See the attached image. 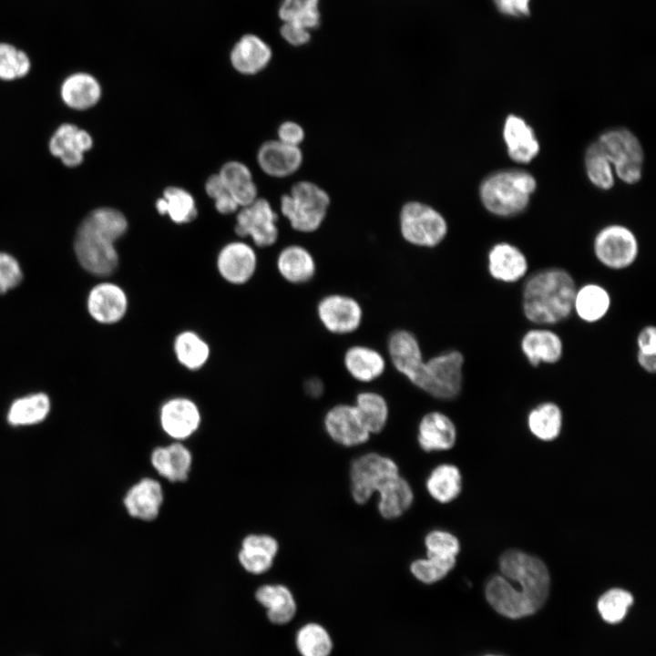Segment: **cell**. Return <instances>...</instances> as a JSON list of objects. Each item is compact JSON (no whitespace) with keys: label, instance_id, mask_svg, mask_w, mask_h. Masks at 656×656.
<instances>
[{"label":"cell","instance_id":"obj_1","mask_svg":"<svg viewBox=\"0 0 656 656\" xmlns=\"http://www.w3.org/2000/svg\"><path fill=\"white\" fill-rule=\"evenodd\" d=\"M501 575L486 586V598L492 608L509 619L537 612L549 591V573L539 559L518 549L504 552L499 559Z\"/></svg>","mask_w":656,"mask_h":656},{"label":"cell","instance_id":"obj_2","mask_svg":"<svg viewBox=\"0 0 656 656\" xmlns=\"http://www.w3.org/2000/svg\"><path fill=\"white\" fill-rule=\"evenodd\" d=\"M128 227L125 215L117 209L101 207L90 211L78 226L74 241L82 268L95 276L112 274L118 265L115 242Z\"/></svg>","mask_w":656,"mask_h":656},{"label":"cell","instance_id":"obj_3","mask_svg":"<svg viewBox=\"0 0 656 656\" xmlns=\"http://www.w3.org/2000/svg\"><path fill=\"white\" fill-rule=\"evenodd\" d=\"M577 285L565 269L548 267L534 272L525 279L521 290V311L524 317L537 326H551L567 320L573 313Z\"/></svg>","mask_w":656,"mask_h":656},{"label":"cell","instance_id":"obj_4","mask_svg":"<svg viewBox=\"0 0 656 656\" xmlns=\"http://www.w3.org/2000/svg\"><path fill=\"white\" fill-rule=\"evenodd\" d=\"M536 189L537 180L531 173L522 169H505L483 179L479 197L490 213L507 218L526 210Z\"/></svg>","mask_w":656,"mask_h":656},{"label":"cell","instance_id":"obj_5","mask_svg":"<svg viewBox=\"0 0 656 656\" xmlns=\"http://www.w3.org/2000/svg\"><path fill=\"white\" fill-rule=\"evenodd\" d=\"M331 200L319 185L302 180L281 198L280 208L292 229L309 233L317 231L326 218Z\"/></svg>","mask_w":656,"mask_h":656},{"label":"cell","instance_id":"obj_6","mask_svg":"<svg viewBox=\"0 0 656 656\" xmlns=\"http://www.w3.org/2000/svg\"><path fill=\"white\" fill-rule=\"evenodd\" d=\"M596 142L619 179L627 184L640 181L644 155L640 140L631 131L621 128L610 129Z\"/></svg>","mask_w":656,"mask_h":656},{"label":"cell","instance_id":"obj_7","mask_svg":"<svg viewBox=\"0 0 656 656\" xmlns=\"http://www.w3.org/2000/svg\"><path fill=\"white\" fill-rule=\"evenodd\" d=\"M399 226L407 242L425 248L440 244L448 231L445 217L437 210L416 200L408 201L402 207Z\"/></svg>","mask_w":656,"mask_h":656},{"label":"cell","instance_id":"obj_8","mask_svg":"<svg viewBox=\"0 0 656 656\" xmlns=\"http://www.w3.org/2000/svg\"><path fill=\"white\" fill-rule=\"evenodd\" d=\"M465 357L460 351L449 350L425 361L418 388L439 400L456 398L463 387Z\"/></svg>","mask_w":656,"mask_h":656},{"label":"cell","instance_id":"obj_9","mask_svg":"<svg viewBox=\"0 0 656 656\" xmlns=\"http://www.w3.org/2000/svg\"><path fill=\"white\" fill-rule=\"evenodd\" d=\"M596 260L611 271H622L633 265L639 256L640 246L635 233L620 224L600 229L592 244Z\"/></svg>","mask_w":656,"mask_h":656},{"label":"cell","instance_id":"obj_10","mask_svg":"<svg viewBox=\"0 0 656 656\" xmlns=\"http://www.w3.org/2000/svg\"><path fill=\"white\" fill-rule=\"evenodd\" d=\"M399 475L396 463L377 453H367L350 467L351 493L357 504H365L387 481Z\"/></svg>","mask_w":656,"mask_h":656},{"label":"cell","instance_id":"obj_11","mask_svg":"<svg viewBox=\"0 0 656 656\" xmlns=\"http://www.w3.org/2000/svg\"><path fill=\"white\" fill-rule=\"evenodd\" d=\"M278 216L271 203L257 198L251 204L241 207L234 231L240 237H250L255 245L265 248L273 245L279 235Z\"/></svg>","mask_w":656,"mask_h":656},{"label":"cell","instance_id":"obj_12","mask_svg":"<svg viewBox=\"0 0 656 656\" xmlns=\"http://www.w3.org/2000/svg\"><path fill=\"white\" fill-rule=\"evenodd\" d=\"M317 315L329 332L347 334L357 330L362 323L363 310L359 302L347 295L329 294L317 304Z\"/></svg>","mask_w":656,"mask_h":656},{"label":"cell","instance_id":"obj_13","mask_svg":"<svg viewBox=\"0 0 656 656\" xmlns=\"http://www.w3.org/2000/svg\"><path fill=\"white\" fill-rule=\"evenodd\" d=\"M323 425L328 436L344 446L362 445L371 435L354 405L340 404L333 406L325 414Z\"/></svg>","mask_w":656,"mask_h":656},{"label":"cell","instance_id":"obj_14","mask_svg":"<svg viewBox=\"0 0 656 656\" xmlns=\"http://www.w3.org/2000/svg\"><path fill=\"white\" fill-rule=\"evenodd\" d=\"M387 348L395 368L418 387L425 360L415 335L406 330H396L390 334Z\"/></svg>","mask_w":656,"mask_h":656},{"label":"cell","instance_id":"obj_15","mask_svg":"<svg viewBox=\"0 0 656 656\" xmlns=\"http://www.w3.org/2000/svg\"><path fill=\"white\" fill-rule=\"evenodd\" d=\"M489 276L501 283H516L527 277L528 261L516 245L501 241L495 243L487 255Z\"/></svg>","mask_w":656,"mask_h":656},{"label":"cell","instance_id":"obj_16","mask_svg":"<svg viewBox=\"0 0 656 656\" xmlns=\"http://www.w3.org/2000/svg\"><path fill=\"white\" fill-rule=\"evenodd\" d=\"M520 351L533 367L555 364L564 354V343L560 335L547 326H538L525 332L519 342Z\"/></svg>","mask_w":656,"mask_h":656},{"label":"cell","instance_id":"obj_17","mask_svg":"<svg viewBox=\"0 0 656 656\" xmlns=\"http://www.w3.org/2000/svg\"><path fill=\"white\" fill-rule=\"evenodd\" d=\"M220 275L231 284H244L253 276L257 256L253 248L241 241L224 245L216 260Z\"/></svg>","mask_w":656,"mask_h":656},{"label":"cell","instance_id":"obj_18","mask_svg":"<svg viewBox=\"0 0 656 656\" xmlns=\"http://www.w3.org/2000/svg\"><path fill=\"white\" fill-rule=\"evenodd\" d=\"M200 413L197 405L185 397L166 401L160 408L159 421L163 431L176 440L192 436L200 425Z\"/></svg>","mask_w":656,"mask_h":656},{"label":"cell","instance_id":"obj_19","mask_svg":"<svg viewBox=\"0 0 656 656\" xmlns=\"http://www.w3.org/2000/svg\"><path fill=\"white\" fill-rule=\"evenodd\" d=\"M87 306L91 317L102 324L119 322L128 310V297L118 284L101 282L89 292Z\"/></svg>","mask_w":656,"mask_h":656},{"label":"cell","instance_id":"obj_20","mask_svg":"<svg viewBox=\"0 0 656 656\" xmlns=\"http://www.w3.org/2000/svg\"><path fill=\"white\" fill-rule=\"evenodd\" d=\"M303 156L301 149L281 142L268 140L257 152L261 169L268 176L285 178L295 173L302 166Z\"/></svg>","mask_w":656,"mask_h":656},{"label":"cell","instance_id":"obj_21","mask_svg":"<svg viewBox=\"0 0 656 656\" xmlns=\"http://www.w3.org/2000/svg\"><path fill=\"white\" fill-rule=\"evenodd\" d=\"M93 146L91 135L77 126L65 123L57 128L49 140L51 154L59 158L67 167H77L84 159V153Z\"/></svg>","mask_w":656,"mask_h":656},{"label":"cell","instance_id":"obj_22","mask_svg":"<svg viewBox=\"0 0 656 656\" xmlns=\"http://www.w3.org/2000/svg\"><path fill=\"white\" fill-rule=\"evenodd\" d=\"M503 138L508 157L518 163H529L540 146L532 127L519 116L510 114L504 122Z\"/></svg>","mask_w":656,"mask_h":656},{"label":"cell","instance_id":"obj_23","mask_svg":"<svg viewBox=\"0 0 656 656\" xmlns=\"http://www.w3.org/2000/svg\"><path fill=\"white\" fill-rule=\"evenodd\" d=\"M272 57L271 46L254 34L241 36L230 52L232 67L243 75H255L262 71L270 64Z\"/></svg>","mask_w":656,"mask_h":656},{"label":"cell","instance_id":"obj_24","mask_svg":"<svg viewBox=\"0 0 656 656\" xmlns=\"http://www.w3.org/2000/svg\"><path fill=\"white\" fill-rule=\"evenodd\" d=\"M163 497L159 482L150 477H144L128 490L124 497V506L132 518L152 521L159 514Z\"/></svg>","mask_w":656,"mask_h":656},{"label":"cell","instance_id":"obj_25","mask_svg":"<svg viewBox=\"0 0 656 656\" xmlns=\"http://www.w3.org/2000/svg\"><path fill=\"white\" fill-rule=\"evenodd\" d=\"M456 439L455 424L446 415L433 411L425 414L418 425L417 442L425 452L452 448Z\"/></svg>","mask_w":656,"mask_h":656},{"label":"cell","instance_id":"obj_26","mask_svg":"<svg viewBox=\"0 0 656 656\" xmlns=\"http://www.w3.org/2000/svg\"><path fill=\"white\" fill-rule=\"evenodd\" d=\"M277 540L266 534H250L241 541L238 559L242 568L251 574L268 571L278 553Z\"/></svg>","mask_w":656,"mask_h":656},{"label":"cell","instance_id":"obj_27","mask_svg":"<svg viewBox=\"0 0 656 656\" xmlns=\"http://www.w3.org/2000/svg\"><path fill=\"white\" fill-rule=\"evenodd\" d=\"M150 462L162 477L170 482H183L188 479L192 456L180 442L167 446H158L151 452Z\"/></svg>","mask_w":656,"mask_h":656},{"label":"cell","instance_id":"obj_28","mask_svg":"<svg viewBox=\"0 0 656 656\" xmlns=\"http://www.w3.org/2000/svg\"><path fill=\"white\" fill-rule=\"evenodd\" d=\"M102 88L98 80L87 72L67 76L61 84L60 96L70 108L85 110L94 107L100 99Z\"/></svg>","mask_w":656,"mask_h":656},{"label":"cell","instance_id":"obj_29","mask_svg":"<svg viewBox=\"0 0 656 656\" xmlns=\"http://www.w3.org/2000/svg\"><path fill=\"white\" fill-rule=\"evenodd\" d=\"M611 296L603 285L587 282L577 287L573 300V313L587 323H595L610 312Z\"/></svg>","mask_w":656,"mask_h":656},{"label":"cell","instance_id":"obj_30","mask_svg":"<svg viewBox=\"0 0 656 656\" xmlns=\"http://www.w3.org/2000/svg\"><path fill=\"white\" fill-rule=\"evenodd\" d=\"M277 269L287 282L301 284L313 278L316 264L307 249L300 245H289L280 251L277 258Z\"/></svg>","mask_w":656,"mask_h":656},{"label":"cell","instance_id":"obj_31","mask_svg":"<svg viewBox=\"0 0 656 656\" xmlns=\"http://www.w3.org/2000/svg\"><path fill=\"white\" fill-rule=\"evenodd\" d=\"M343 364L350 375L357 381L368 383L379 378L385 370V360L375 349L354 345L347 349Z\"/></svg>","mask_w":656,"mask_h":656},{"label":"cell","instance_id":"obj_32","mask_svg":"<svg viewBox=\"0 0 656 656\" xmlns=\"http://www.w3.org/2000/svg\"><path fill=\"white\" fill-rule=\"evenodd\" d=\"M218 174L239 207L247 206L258 198L252 174L242 162L228 161Z\"/></svg>","mask_w":656,"mask_h":656},{"label":"cell","instance_id":"obj_33","mask_svg":"<svg viewBox=\"0 0 656 656\" xmlns=\"http://www.w3.org/2000/svg\"><path fill=\"white\" fill-rule=\"evenodd\" d=\"M378 511L386 519L401 517L414 501V493L408 481L400 474L387 481L378 491Z\"/></svg>","mask_w":656,"mask_h":656},{"label":"cell","instance_id":"obj_34","mask_svg":"<svg viewBox=\"0 0 656 656\" xmlns=\"http://www.w3.org/2000/svg\"><path fill=\"white\" fill-rule=\"evenodd\" d=\"M255 597L267 609L268 618L273 623H287L295 615V600L283 585H263L257 589Z\"/></svg>","mask_w":656,"mask_h":656},{"label":"cell","instance_id":"obj_35","mask_svg":"<svg viewBox=\"0 0 656 656\" xmlns=\"http://www.w3.org/2000/svg\"><path fill=\"white\" fill-rule=\"evenodd\" d=\"M155 207L161 215H168L177 224L190 223L198 215L196 201L185 189L171 186L164 190Z\"/></svg>","mask_w":656,"mask_h":656},{"label":"cell","instance_id":"obj_36","mask_svg":"<svg viewBox=\"0 0 656 656\" xmlns=\"http://www.w3.org/2000/svg\"><path fill=\"white\" fill-rule=\"evenodd\" d=\"M426 490L436 501L449 503L456 498L462 488V477L459 469L451 464L436 466L425 481Z\"/></svg>","mask_w":656,"mask_h":656},{"label":"cell","instance_id":"obj_37","mask_svg":"<svg viewBox=\"0 0 656 656\" xmlns=\"http://www.w3.org/2000/svg\"><path fill=\"white\" fill-rule=\"evenodd\" d=\"M50 399L44 393H36L15 399L10 405L7 420L15 426L42 422L49 414Z\"/></svg>","mask_w":656,"mask_h":656},{"label":"cell","instance_id":"obj_38","mask_svg":"<svg viewBox=\"0 0 656 656\" xmlns=\"http://www.w3.org/2000/svg\"><path fill=\"white\" fill-rule=\"evenodd\" d=\"M562 411L554 402H543L532 408L528 415L531 433L544 441L559 436L562 427Z\"/></svg>","mask_w":656,"mask_h":656},{"label":"cell","instance_id":"obj_39","mask_svg":"<svg viewBox=\"0 0 656 656\" xmlns=\"http://www.w3.org/2000/svg\"><path fill=\"white\" fill-rule=\"evenodd\" d=\"M173 349L179 363L191 371L203 367L210 357L209 344L192 331L179 333L174 340Z\"/></svg>","mask_w":656,"mask_h":656},{"label":"cell","instance_id":"obj_40","mask_svg":"<svg viewBox=\"0 0 656 656\" xmlns=\"http://www.w3.org/2000/svg\"><path fill=\"white\" fill-rule=\"evenodd\" d=\"M354 405L370 434H377L384 428L389 409L383 395L372 391L359 393Z\"/></svg>","mask_w":656,"mask_h":656},{"label":"cell","instance_id":"obj_41","mask_svg":"<svg viewBox=\"0 0 656 656\" xmlns=\"http://www.w3.org/2000/svg\"><path fill=\"white\" fill-rule=\"evenodd\" d=\"M320 0H282L278 15L282 22L300 25L310 31L321 23Z\"/></svg>","mask_w":656,"mask_h":656},{"label":"cell","instance_id":"obj_42","mask_svg":"<svg viewBox=\"0 0 656 656\" xmlns=\"http://www.w3.org/2000/svg\"><path fill=\"white\" fill-rule=\"evenodd\" d=\"M584 163L589 181L598 189L610 190L614 185L613 168L597 142L586 149Z\"/></svg>","mask_w":656,"mask_h":656},{"label":"cell","instance_id":"obj_43","mask_svg":"<svg viewBox=\"0 0 656 656\" xmlns=\"http://www.w3.org/2000/svg\"><path fill=\"white\" fill-rule=\"evenodd\" d=\"M296 645L302 656H329L333 648L329 633L316 623L306 624L298 631Z\"/></svg>","mask_w":656,"mask_h":656},{"label":"cell","instance_id":"obj_44","mask_svg":"<svg viewBox=\"0 0 656 656\" xmlns=\"http://www.w3.org/2000/svg\"><path fill=\"white\" fill-rule=\"evenodd\" d=\"M31 69L29 56L8 42H0V79L12 81L28 75Z\"/></svg>","mask_w":656,"mask_h":656},{"label":"cell","instance_id":"obj_45","mask_svg":"<svg viewBox=\"0 0 656 656\" xmlns=\"http://www.w3.org/2000/svg\"><path fill=\"white\" fill-rule=\"evenodd\" d=\"M633 603L632 595L622 589H611L602 594L597 608L602 620L610 624L623 620Z\"/></svg>","mask_w":656,"mask_h":656},{"label":"cell","instance_id":"obj_46","mask_svg":"<svg viewBox=\"0 0 656 656\" xmlns=\"http://www.w3.org/2000/svg\"><path fill=\"white\" fill-rule=\"evenodd\" d=\"M456 560L426 555V558L414 560L410 570L419 581L432 584L444 579L455 567Z\"/></svg>","mask_w":656,"mask_h":656},{"label":"cell","instance_id":"obj_47","mask_svg":"<svg viewBox=\"0 0 656 656\" xmlns=\"http://www.w3.org/2000/svg\"><path fill=\"white\" fill-rule=\"evenodd\" d=\"M427 556L454 559L460 551V543L452 533L441 529L429 531L425 537Z\"/></svg>","mask_w":656,"mask_h":656},{"label":"cell","instance_id":"obj_48","mask_svg":"<svg viewBox=\"0 0 656 656\" xmlns=\"http://www.w3.org/2000/svg\"><path fill=\"white\" fill-rule=\"evenodd\" d=\"M205 190L208 196L214 200L219 213L227 215L238 210L239 205L226 189L219 174H213L208 178Z\"/></svg>","mask_w":656,"mask_h":656},{"label":"cell","instance_id":"obj_49","mask_svg":"<svg viewBox=\"0 0 656 656\" xmlns=\"http://www.w3.org/2000/svg\"><path fill=\"white\" fill-rule=\"evenodd\" d=\"M22 279L23 272L17 260L0 251V294L16 287Z\"/></svg>","mask_w":656,"mask_h":656},{"label":"cell","instance_id":"obj_50","mask_svg":"<svg viewBox=\"0 0 656 656\" xmlns=\"http://www.w3.org/2000/svg\"><path fill=\"white\" fill-rule=\"evenodd\" d=\"M280 34L285 42L293 46H304L310 42L312 37L309 29L290 22H282Z\"/></svg>","mask_w":656,"mask_h":656},{"label":"cell","instance_id":"obj_51","mask_svg":"<svg viewBox=\"0 0 656 656\" xmlns=\"http://www.w3.org/2000/svg\"><path fill=\"white\" fill-rule=\"evenodd\" d=\"M277 137V139L284 144L299 147L304 139L305 133L300 124L289 120L279 126Z\"/></svg>","mask_w":656,"mask_h":656},{"label":"cell","instance_id":"obj_52","mask_svg":"<svg viewBox=\"0 0 656 656\" xmlns=\"http://www.w3.org/2000/svg\"><path fill=\"white\" fill-rule=\"evenodd\" d=\"M497 9L505 15L512 17L526 16L530 14L531 0H492Z\"/></svg>","mask_w":656,"mask_h":656},{"label":"cell","instance_id":"obj_53","mask_svg":"<svg viewBox=\"0 0 656 656\" xmlns=\"http://www.w3.org/2000/svg\"><path fill=\"white\" fill-rule=\"evenodd\" d=\"M637 354L656 355V328L648 324L643 326L636 337Z\"/></svg>","mask_w":656,"mask_h":656},{"label":"cell","instance_id":"obj_54","mask_svg":"<svg viewBox=\"0 0 656 656\" xmlns=\"http://www.w3.org/2000/svg\"><path fill=\"white\" fill-rule=\"evenodd\" d=\"M636 361L644 372L648 374H654L656 372V355L636 354Z\"/></svg>","mask_w":656,"mask_h":656},{"label":"cell","instance_id":"obj_55","mask_svg":"<svg viewBox=\"0 0 656 656\" xmlns=\"http://www.w3.org/2000/svg\"><path fill=\"white\" fill-rule=\"evenodd\" d=\"M306 393L312 397H318L323 394V384L318 378H311L305 384Z\"/></svg>","mask_w":656,"mask_h":656},{"label":"cell","instance_id":"obj_56","mask_svg":"<svg viewBox=\"0 0 656 656\" xmlns=\"http://www.w3.org/2000/svg\"><path fill=\"white\" fill-rule=\"evenodd\" d=\"M485 656H502V655L487 654V655H485Z\"/></svg>","mask_w":656,"mask_h":656}]
</instances>
